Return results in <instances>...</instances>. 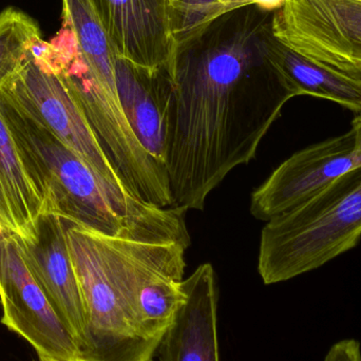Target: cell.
<instances>
[{
	"mask_svg": "<svg viewBox=\"0 0 361 361\" xmlns=\"http://www.w3.org/2000/svg\"><path fill=\"white\" fill-rule=\"evenodd\" d=\"M324 361H361L360 341L349 338L334 343Z\"/></svg>",
	"mask_w": 361,
	"mask_h": 361,
	"instance_id": "cell-17",
	"label": "cell"
},
{
	"mask_svg": "<svg viewBox=\"0 0 361 361\" xmlns=\"http://www.w3.org/2000/svg\"><path fill=\"white\" fill-rule=\"evenodd\" d=\"M361 239V167L267 221L258 271L267 286L315 271L355 248Z\"/></svg>",
	"mask_w": 361,
	"mask_h": 361,
	"instance_id": "cell-4",
	"label": "cell"
},
{
	"mask_svg": "<svg viewBox=\"0 0 361 361\" xmlns=\"http://www.w3.org/2000/svg\"><path fill=\"white\" fill-rule=\"evenodd\" d=\"M1 324L27 341L38 358L82 361L71 333L32 277L13 235H0Z\"/></svg>",
	"mask_w": 361,
	"mask_h": 361,
	"instance_id": "cell-8",
	"label": "cell"
},
{
	"mask_svg": "<svg viewBox=\"0 0 361 361\" xmlns=\"http://www.w3.org/2000/svg\"><path fill=\"white\" fill-rule=\"evenodd\" d=\"M271 15L238 8L178 47L166 157L175 207L204 209L296 97L265 53Z\"/></svg>",
	"mask_w": 361,
	"mask_h": 361,
	"instance_id": "cell-1",
	"label": "cell"
},
{
	"mask_svg": "<svg viewBox=\"0 0 361 361\" xmlns=\"http://www.w3.org/2000/svg\"><path fill=\"white\" fill-rule=\"evenodd\" d=\"M0 106L51 212L109 237L180 244L189 241L186 209L158 207L114 186L1 97Z\"/></svg>",
	"mask_w": 361,
	"mask_h": 361,
	"instance_id": "cell-2",
	"label": "cell"
},
{
	"mask_svg": "<svg viewBox=\"0 0 361 361\" xmlns=\"http://www.w3.org/2000/svg\"><path fill=\"white\" fill-rule=\"evenodd\" d=\"M114 66L118 97L133 133L148 154L166 169L173 99L171 73L141 67L118 56Z\"/></svg>",
	"mask_w": 361,
	"mask_h": 361,
	"instance_id": "cell-12",
	"label": "cell"
},
{
	"mask_svg": "<svg viewBox=\"0 0 361 361\" xmlns=\"http://www.w3.org/2000/svg\"><path fill=\"white\" fill-rule=\"evenodd\" d=\"M0 97L46 128L103 179L129 191L63 76L59 34L36 42L18 73L0 89Z\"/></svg>",
	"mask_w": 361,
	"mask_h": 361,
	"instance_id": "cell-5",
	"label": "cell"
},
{
	"mask_svg": "<svg viewBox=\"0 0 361 361\" xmlns=\"http://www.w3.org/2000/svg\"><path fill=\"white\" fill-rule=\"evenodd\" d=\"M271 31L290 50L361 80V1L290 0L271 15Z\"/></svg>",
	"mask_w": 361,
	"mask_h": 361,
	"instance_id": "cell-6",
	"label": "cell"
},
{
	"mask_svg": "<svg viewBox=\"0 0 361 361\" xmlns=\"http://www.w3.org/2000/svg\"><path fill=\"white\" fill-rule=\"evenodd\" d=\"M250 6H256L257 8L265 12H275L281 8L290 0H246Z\"/></svg>",
	"mask_w": 361,
	"mask_h": 361,
	"instance_id": "cell-18",
	"label": "cell"
},
{
	"mask_svg": "<svg viewBox=\"0 0 361 361\" xmlns=\"http://www.w3.org/2000/svg\"><path fill=\"white\" fill-rule=\"evenodd\" d=\"M63 220L84 305L82 361H154L160 343L142 333L133 290L142 267L165 242L109 237Z\"/></svg>",
	"mask_w": 361,
	"mask_h": 361,
	"instance_id": "cell-3",
	"label": "cell"
},
{
	"mask_svg": "<svg viewBox=\"0 0 361 361\" xmlns=\"http://www.w3.org/2000/svg\"><path fill=\"white\" fill-rule=\"evenodd\" d=\"M358 1H361V0H358Z\"/></svg>",
	"mask_w": 361,
	"mask_h": 361,
	"instance_id": "cell-20",
	"label": "cell"
},
{
	"mask_svg": "<svg viewBox=\"0 0 361 361\" xmlns=\"http://www.w3.org/2000/svg\"><path fill=\"white\" fill-rule=\"evenodd\" d=\"M38 360H39V361H66V360H57V358H54V357H40V358H38Z\"/></svg>",
	"mask_w": 361,
	"mask_h": 361,
	"instance_id": "cell-19",
	"label": "cell"
},
{
	"mask_svg": "<svg viewBox=\"0 0 361 361\" xmlns=\"http://www.w3.org/2000/svg\"><path fill=\"white\" fill-rule=\"evenodd\" d=\"M46 212H51L48 199L27 169L0 106V235L32 237Z\"/></svg>",
	"mask_w": 361,
	"mask_h": 361,
	"instance_id": "cell-13",
	"label": "cell"
},
{
	"mask_svg": "<svg viewBox=\"0 0 361 361\" xmlns=\"http://www.w3.org/2000/svg\"><path fill=\"white\" fill-rule=\"evenodd\" d=\"M267 59L296 97L310 95L335 102L361 114V80L337 73L290 50L269 34L265 44Z\"/></svg>",
	"mask_w": 361,
	"mask_h": 361,
	"instance_id": "cell-14",
	"label": "cell"
},
{
	"mask_svg": "<svg viewBox=\"0 0 361 361\" xmlns=\"http://www.w3.org/2000/svg\"><path fill=\"white\" fill-rule=\"evenodd\" d=\"M14 238L30 274L80 349L86 330L84 305L63 218L46 212L32 237Z\"/></svg>",
	"mask_w": 361,
	"mask_h": 361,
	"instance_id": "cell-9",
	"label": "cell"
},
{
	"mask_svg": "<svg viewBox=\"0 0 361 361\" xmlns=\"http://www.w3.org/2000/svg\"><path fill=\"white\" fill-rule=\"evenodd\" d=\"M40 39L39 25L29 15L12 6L0 12V89L18 73Z\"/></svg>",
	"mask_w": 361,
	"mask_h": 361,
	"instance_id": "cell-15",
	"label": "cell"
},
{
	"mask_svg": "<svg viewBox=\"0 0 361 361\" xmlns=\"http://www.w3.org/2000/svg\"><path fill=\"white\" fill-rule=\"evenodd\" d=\"M361 167V114L347 133L293 154L252 192L250 212L269 221L302 204L343 175Z\"/></svg>",
	"mask_w": 361,
	"mask_h": 361,
	"instance_id": "cell-7",
	"label": "cell"
},
{
	"mask_svg": "<svg viewBox=\"0 0 361 361\" xmlns=\"http://www.w3.org/2000/svg\"><path fill=\"white\" fill-rule=\"evenodd\" d=\"M185 300L158 348L159 361H220L218 290L209 263L182 281Z\"/></svg>",
	"mask_w": 361,
	"mask_h": 361,
	"instance_id": "cell-11",
	"label": "cell"
},
{
	"mask_svg": "<svg viewBox=\"0 0 361 361\" xmlns=\"http://www.w3.org/2000/svg\"><path fill=\"white\" fill-rule=\"evenodd\" d=\"M116 56L173 72L177 52L167 0H94Z\"/></svg>",
	"mask_w": 361,
	"mask_h": 361,
	"instance_id": "cell-10",
	"label": "cell"
},
{
	"mask_svg": "<svg viewBox=\"0 0 361 361\" xmlns=\"http://www.w3.org/2000/svg\"><path fill=\"white\" fill-rule=\"evenodd\" d=\"M177 48L205 31L212 23L238 8L246 0H167Z\"/></svg>",
	"mask_w": 361,
	"mask_h": 361,
	"instance_id": "cell-16",
	"label": "cell"
}]
</instances>
